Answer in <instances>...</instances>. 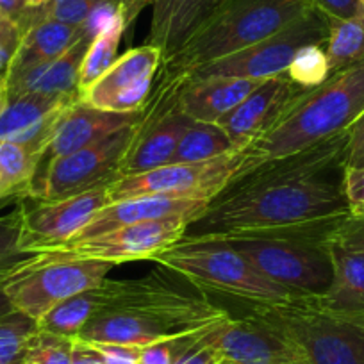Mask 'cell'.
Wrapping results in <instances>:
<instances>
[{
    "label": "cell",
    "instance_id": "obj_37",
    "mask_svg": "<svg viewBox=\"0 0 364 364\" xmlns=\"http://www.w3.org/2000/svg\"><path fill=\"white\" fill-rule=\"evenodd\" d=\"M343 191H345L350 216L364 218V166H345V171H343Z\"/></svg>",
    "mask_w": 364,
    "mask_h": 364
},
{
    "label": "cell",
    "instance_id": "obj_20",
    "mask_svg": "<svg viewBox=\"0 0 364 364\" xmlns=\"http://www.w3.org/2000/svg\"><path fill=\"white\" fill-rule=\"evenodd\" d=\"M95 34L84 26L79 40L59 58L26 70L16 75L4 77L9 97L36 93L45 97H79V72L84 54Z\"/></svg>",
    "mask_w": 364,
    "mask_h": 364
},
{
    "label": "cell",
    "instance_id": "obj_47",
    "mask_svg": "<svg viewBox=\"0 0 364 364\" xmlns=\"http://www.w3.org/2000/svg\"><path fill=\"white\" fill-rule=\"evenodd\" d=\"M6 286H0V320H4V318L11 316L13 313H16L15 306L9 300L8 293H6Z\"/></svg>",
    "mask_w": 364,
    "mask_h": 364
},
{
    "label": "cell",
    "instance_id": "obj_10",
    "mask_svg": "<svg viewBox=\"0 0 364 364\" xmlns=\"http://www.w3.org/2000/svg\"><path fill=\"white\" fill-rule=\"evenodd\" d=\"M328 38V20L316 9H309L284 29L272 36L195 70L186 80L209 77L266 80L286 75L296 52L306 45H325Z\"/></svg>",
    "mask_w": 364,
    "mask_h": 364
},
{
    "label": "cell",
    "instance_id": "obj_30",
    "mask_svg": "<svg viewBox=\"0 0 364 364\" xmlns=\"http://www.w3.org/2000/svg\"><path fill=\"white\" fill-rule=\"evenodd\" d=\"M36 332V321L18 311L0 320V364H22Z\"/></svg>",
    "mask_w": 364,
    "mask_h": 364
},
{
    "label": "cell",
    "instance_id": "obj_26",
    "mask_svg": "<svg viewBox=\"0 0 364 364\" xmlns=\"http://www.w3.org/2000/svg\"><path fill=\"white\" fill-rule=\"evenodd\" d=\"M122 13L118 11L91 40L79 72V95L100 79L118 59V47L125 33Z\"/></svg>",
    "mask_w": 364,
    "mask_h": 364
},
{
    "label": "cell",
    "instance_id": "obj_17",
    "mask_svg": "<svg viewBox=\"0 0 364 364\" xmlns=\"http://www.w3.org/2000/svg\"><path fill=\"white\" fill-rule=\"evenodd\" d=\"M138 117L139 113L122 114L95 109L77 99L59 117L54 132L41 152L38 170L50 163L52 159L68 156V154L86 149V146L114 134L120 129L134 124Z\"/></svg>",
    "mask_w": 364,
    "mask_h": 364
},
{
    "label": "cell",
    "instance_id": "obj_29",
    "mask_svg": "<svg viewBox=\"0 0 364 364\" xmlns=\"http://www.w3.org/2000/svg\"><path fill=\"white\" fill-rule=\"evenodd\" d=\"M325 52L332 73L364 59V11L346 20H328Z\"/></svg>",
    "mask_w": 364,
    "mask_h": 364
},
{
    "label": "cell",
    "instance_id": "obj_51",
    "mask_svg": "<svg viewBox=\"0 0 364 364\" xmlns=\"http://www.w3.org/2000/svg\"><path fill=\"white\" fill-rule=\"evenodd\" d=\"M223 364H234V363H230V360L225 359V360H223Z\"/></svg>",
    "mask_w": 364,
    "mask_h": 364
},
{
    "label": "cell",
    "instance_id": "obj_45",
    "mask_svg": "<svg viewBox=\"0 0 364 364\" xmlns=\"http://www.w3.org/2000/svg\"><path fill=\"white\" fill-rule=\"evenodd\" d=\"M0 11L20 23L23 13H26V2L23 0H0Z\"/></svg>",
    "mask_w": 364,
    "mask_h": 364
},
{
    "label": "cell",
    "instance_id": "obj_44",
    "mask_svg": "<svg viewBox=\"0 0 364 364\" xmlns=\"http://www.w3.org/2000/svg\"><path fill=\"white\" fill-rule=\"evenodd\" d=\"M156 0H120V13L122 18H124L125 29H131L132 23L136 22L139 15H141L143 9L146 6H154Z\"/></svg>",
    "mask_w": 364,
    "mask_h": 364
},
{
    "label": "cell",
    "instance_id": "obj_24",
    "mask_svg": "<svg viewBox=\"0 0 364 364\" xmlns=\"http://www.w3.org/2000/svg\"><path fill=\"white\" fill-rule=\"evenodd\" d=\"M104 284V282H102ZM102 284L93 289L73 295L70 299L63 300L61 304L52 307L45 316L36 321L38 331L50 332L55 336H65V338H77L80 334L87 321L93 318V314L102 307L104 302V288Z\"/></svg>",
    "mask_w": 364,
    "mask_h": 364
},
{
    "label": "cell",
    "instance_id": "obj_23",
    "mask_svg": "<svg viewBox=\"0 0 364 364\" xmlns=\"http://www.w3.org/2000/svg\"><path fill=\"white\" fill-rule=\"evenodd\" d=\"M82 33L84 26L75 27L48 18L38 20L23 33L22 43H20L13 61L9 63L4 77L16 75V73H22L26 70L59 58L79 40Z\"/></svg>",
    "mask_w": 364,
    "mask_h": 364
},
{
    "label": "cell",
    "instance_id": "obj_25",
    "mask_svg": "<svg viewBox=\"0 0 364 364\" xmlns=\"http://www.w3.org/2000/svg\"><path fill=\"white\" fill-rule=\"evenodd\" d=\"M40 156L27 146L0 141V204L16 197H29Z\"/></svg>",
    "mask_w": 364,
    "mask_h": 364
},
{
    "label": "cell",
    "instance_id": "obj_50",
    "mask_svg": "<svg viewBox=\"0 0 364 364\" xmlns=\"http://www.w3.org/2000/svg\"><path fill=\"white\" fill-rule=\"evenodd\" d=\"M360 11H364V0H360Z\"/></svg>",
    "mask_w": 364,
    "mask_h": 364
},
{
    "label": "cell",
    "instance_id": "obj_21",
    "mask_svg": "<svg viewBox=\"0 0 364 364\" xmlns=\"http://www.w3.org/2000/svg\"><path fill=\"white\" fill-rule=\"evenodd\" d=\"M262 80L209 77L191 79L178 91V107L190 120L218 124L220 118L243 102Z\"/></svg>",
    "mask_w": 364,
    "mask_h": 364
},
{
    "label": "cell",
    "instance_id": "obj_40",
    "mask_svg": "<svg viewBox=\"0 0 364 364\" xmlns=\"http://www.w3.org/2000/svg\"><path fill=\"white\" fill-rule=\"evenodd\" d=\"M327 20H346L360 13V0H309Z\"/></svg>",
    "mask_w": 364,
    "mask_h": 364
},
{
    "label": "cell",
    "instance_id": "obj_52",
    "mask_svg": "<svg viewBox=\"0 0 364 364\" xmlns=\"http://www.w3.org/2000/svg\"><path fill=\"white\" fill-rule=\"evenodd\" d=\"M23 2H26V0H23Z\"/></svg>",
    "mask_w": 364,
    "mask_h": 364
},
{
    "label": "cell",
    "instance_id": "obj_19",
    "mask_svg": "<svg viewBox=\"0 0 364 364\" xmlns=\"http://www.w3.org/2000/svg\"><path fill=\"white\" fill-rule=\"evenodd\" d=\"M209 202L190 200V198H168V197H134L125 200L111 202L104 205L72 240H87L99 236L107 230L118 229L132 223L150 222L164 218H188L197 222L205 215Z\"/></svg>",
    "mask_w": 364,
    "mask_h": 364
},
{
    "label": "cell",
    "instance_id": "obj_14",
    "mask_svg": "<svg viewBox=\"0 0 364 364\" xmlns=\"http://www.w3.org/2000/svg\"><path fill=\"white\" fill-rule=\"evenodd\" d=\"M109 184H102L61 200L40 202L33 208L22 205L20 250L41 252L72 240L104 205H107Z\"/></svg>",
    "mask_w": 364,
    "mask_h": 364
},
{
    "label": "cell",
    "instance_id": "obj_36",
    "mask_svg": "<svg viewBox=\"0 0 364 364\" xmlns=\"http://www.w3.org/2000/svg\"><path fill=\"white\" fill-rule=\"evenodd\" d=\"M211 332L213 328L205 332V334H202L193 345L188 346L177 357V360L173 364H222L225 360V357H223L222 350L216 346V343L213 341Z\"/></svg>",
    "mask_w": 364,
    "mask_h": 364
},
{
    "label": "cell",
    "instance_id": "obj_53",
    "mask_svg": "<svg viewBox=\"0 0 364 364\" xmlns=\"http://www.w3.org/2000/svg\"><path fill=\"white\" fill-rule=\"evenodd\" d=\"M222 364H223V363H222Z\"/></svg>",
    "mask_w": 364,
    "mask_h": 364
},
{
    "label": "cell",
    "instance_id": "obj_38",
    "mask_svg": "<svg viewBox=\"0 0 364 364\" xmlns=\"http://www.w3.org/2000/svg\"><path fill=\"white\" fill-rule=\"evenodd\" d=\"M334 243L341 245L343 248L350 252H355L364 257V218H353L348 216L343 220L334 232L331 234V240Z\"/></svg>",
    "mask_w": 364,
    "mask_h": 364
},
{
    "label": "cell",
    "instance_id": "obj_48",
    "mask_svg": "<svg viewBox=\"0 0 364 364\" xmlns=\"http://www.w3.org/2000/svg\"><path fill=\"white\" fill-rule=\"evenodd\" d=\"M8 100H9V95H8V87H6V80L4 77H0V114L4 113L6 106H8Z\"/></svg>",
    "mask_w": 364,
    "mask_h": 364
},
{
    "label": "cell",
    "instance_id": "obj_33",
    "mask_svg": "<svg viewBox=\"0 0 364 364\" xmlns=\"http://www.w3.org/2000/svg\"><path fill=\"white\" fill-rule=\"evenodd\" d=\"M20 241V209L11 215L0 216V272L18 268L41 259L40 252H22Z\"/></svg>",
    "mask_w": 364,
    "mask_h": 364
},
{
    "label": "cell",
    "instance_id": "obj_12",
    "mask_svg": "<svg viewBox=\"0 0 364 364\" xmlns=\"http://www.w3.org/2000/svg\"><path fill=\"white\" fill-rule=\"evenodd\" d=\"M188 218H164L132 223L87 240L66 241L41 250L54 259H93L118 266L132 261H152L157 254L177 245L191 225Z\"/></svg>",
    "mask_w": 364,
    "mask_h": 364
},
{
    "label": "cell",
    "instance_id": "obj_5",
    "mask_svg": "<svg viewBox=\"0 0 364 364\" xmlns=\"http://www.w3.org/2000/svg\"><path fill=\"white\" fill-rule=\"evenodd\" d=\"M197 288L248 304H281L299 296L268 281L247 257L222 240H181L152 259Z\"/></svg>",
    "mask_w": 364,
    "mask_h": 364
},
{
    "label": "cell",
    "instance_id": "obj_1",
    "mask_svg": "<svg viewBox=\"0 0 364 364\" xmlns=\"http://www.w3.org/2000/svg\"><path fill=\"white\" fill-rule=\"evenodd\" d=\"M348 131L272 159L209 204L182 240L279 236L328 243L350 216L343 191Z\"/></svg>",
    "mask_w": 364,
    "mask_h": 364
},
{
    "label": "cell",
    "instance_id": "obj_35",
    "mask_svg": "<svg viewBox=\"0 0 364 364\" xmlns=\"http://www.w3.org/2000/svg\"><path fill=\"white\" fill-rule=\"evenodd\" d=\"M23 29L16 20L0 11V77H4L9 63L22 43Z\"/></svg>",
    "mask_w": 364,
    "mask_h": 364
},
{
    "label": "cell",
    "instance_id": "obj_3",
    "mask_svg": "<svg viewBox=\"0 0 364 364\" xmlns=\"http://www.w3.org/2000/svg\"><path fill=\"white\" fill-rule=\"evenodd\" d=\"M309 9V0H225L170 58L163 59L159 79L184 84L200 66L272 36Z\"/></svg>",
    "mask_w": 364,
    "mask_h": 364
},
{
    "label": "cell",
    "instance_id": "obj_15",
    "mask_svg": "<svg viewBox=\"0 0 364 364\" xmlns=\"http://www.w3.org/2000/svg\"><path fill=\"white\" fill-rule=\"evenodd\" d=\"M213 341L234 364H311L293 339L247 313L213 328Z\"/></svg>",
    "mask_w": 364,
    "mask_h": 364
},
{
    "label": "cell",
    "instance_id": "obj_9",
    "mask_svg": "<svg viewBox=\"0 0 364 364\" xmlns=\"http://www.w3.org/2000/svg\"><path fill=\"white\" fill-rule=\"evenodd\" d=\"M136 127L138 120L86 149L52 159L34 175L29 198L40 202L61 200L117 181L122 159L136 136Z\"/></svg>",
    "mask_w": 364,
    "mask_h": 364
},
{
    "label": "cell",
    "instance_id": "obj_8",
    "mask_svg": "<svg viewBox=\"0 0 364 364\" xmlns=\"http://www.w3.org/2000/svg\"><path fill=\"white\" fill-rule=\"evenodd\" d=\"M268 281L295 295L320 296L332 282L328 243L279 236L222 237Z\"/></svg>",
    "mask_w": 364,
    "mask_h": 364
},
{
    "label": "cell",
    "instance_id": "obj_32",
    "mask_svg": "<svg viewBox=\"0 0 364 364\" xmlns=\"http://www.w3.org/2000/svg\"><path fill=\"white\" fill-rule=\"evenodd\" d=\"M73 339L38 331L27 346L22 364H72Z\"/></svg>",
    "mask_w": 364,
    "mask_h": 364
},
{
    "label": "cell",
    "instance_id": "obj_18",
    "mask_svg": "<svg viewBox=\"0 0 364 364\" xmlns=\"http://www.w3.org/2000/svg\"><path fill=\"white\" fill-rule=\"evenodd\" d=\"M79 97H45L36 93L9 97L0 114V141L27 146L38 156L47 146L63 111Z\"/></svg>",
    "mask_w": 364,
    "mask_h": 364
},
{
    "label": "cell",
    "instance_id": "obj_43",
    "mask_svg": "<svg viewBox=\"0 0 364 364\" xmlns=\"http://www.w3.org/2000/svg\"><path fill=\"white\" fill-rule=\"evenodd\" d=\"M72 364H104V359L90 343L84 341V339L73 338Z\"/></svg>",
    "mask_w": 364,
    "mask_h": 364
},
{
    "label": "cell",
    "instance_id": "obj_6",
    "mask_svg": "<svg viewBox=\"0 0 364 364\" xmlns=\"http://www.w3.org/2000/svg\"><path fill=\"white\" fill-rule=\"evenodd\" d=\"M248 313L293 339L311 364H364V316L328 311L311 295L250 304Z\"/></svg>",
    "mask_w": 364,
    "mask_h": 364
},
{
    "label": "cell",
    "instance_id": "obj_2",
    "mask_svg": "<svg viewBox=\"0 0 364 364\" xmlns=\"http://www.w3.org/2000/svg\"><path fill=\"white\" fill-rule=\"evenodd\" d=\"M102 307L77 336L86 341L143 346L211 331L230 314L204 296L186 293L157 273L102 284Z\"/></svg>",
    "mask_w": 364,
    "mask_h": 364
},
{
    "label": "cell",
    "instance_id": "obj_28",
    "mask_svg": "<svg viewBox=\"0 0 364 364\" xmlns=\"http://www.w3.org/2000/svg\"><path fill=\"white\" fill-rule=\"evenodd\" d=\"M234 149H240V146H234V143L220 125L191 120L182 138L178 139L170 164L208 161L223 156Z\"/></svg>",
    "mask_w": 364,
    "mask_h": 364
},
{
    "label": "cell",
    "instance_id": "obj_39",
    "mask_svg": "<svg viewBox=\"0 0 364 364\" xmlns=\"http://www.w3.org/2000/svg\"><path fill=\"white\" fill-rule=\"evenodd\" d=\"M84 341H86V339H84ZM87 343L102 355L104 364H139V352H141V348H138V346L102 341Z\"/></svg>",
    "mask_w": 364,
    "mask_h": 364
},
{
    "label": "cell",
    "instance_id": "obj_46",
    "mask_svg": "<svg viewBox=\"0 0 364 364\" xmlns=\"http://www.w3.org/2000/svg\"><path fill=\"white\" fill-rule=\"evenodd\" d=\"M41 254V252H40ZM47 257V255H41V259H38V261H34V262H31V264H26V266H18V268H11V269H2V272H0V286H6L8 284V282H11L13 279L15 277H18L20 273H23L26 272V269H29L31 266H34L36 264V262H40V261H43V259Z\"/></svg>",
    "mask_w": 364,
    "mask_h": 364
},
{
    "label": "cell",
    "instance_id": "obj_49",
    "mask_svg": "<svg viewBox=\"0 0 364 364\" xmlns=\"http://www.w3.org/2000/svg\"><path fill=\"white\" fill-rule=\"evenodd\" d=\"M50 0H26V8L29 9H38V8H43L47 6Z\"/></svg>",
    "mask_w": 364,
    "mask_h": 364
},
{
    "label": "cell",
    "instance_id": "obj_16",
    "mask_svg": "<svg viewBox=\"0 0 364 364\" xmlns=\"http://www.w3.org/2000/svg\"><path fill=\"white\" fill-rule=\"evenodd\" d=\"M307 90L296 86L288 75L266 79L218 124L234 146H245L264 138Z\"/></svg>",
    "mask_w": 364,
    "mask_h": 364
},
{
    "label": "cell",
    "instance_id": "obj_31",
    "mask_svg": "<svg viewBox=\"0 0 364 364\" xmlns=\"http://www.w3.org/2000/svg\"><path fill=\"white\" fill-rule=\"evenodd\" d=\"M286 75L304 90L323 84L332 75L325 45H306L293 58Z\"/></svg>",
    "mask_w": 364,
    "mask_h": 364
},
{
    "label": "cell",
    "instance_id": "obj_41",
    "mask_svg": "<svg viewBox=\"0 0 364 364\" xmlns=\"http://www.w3.org/2000/svg\"><path fill=\"white\" fill-rule=\"evenodd\" d=\"M346 166L350 168L364 166V111L348 129Z\"/></svg>",
    "mask_w": 364,
    "mask_h": 364
},
{
    "label": "cell",
    "instance_id": "obj_34",
    "mask_svg": "<svg viewBox=\"0 0 364 364\" xmlns=\"http://www.w3.org/2000/svg\"><path fill=\"white\" fill-rule=\"evenodd\" d=\"M205 332L186 336V338L171 339V341H161L149 346H143L141 352H139V364H173L175 360H177V357L181 355L188 346L193 345V343L197 341L202 334H205Z\"/></svg>",
    "mask_w": 364,
    "mask_h": 364
},
{
    "label": "cell",
    "instance_id": "obj_22",
    "mask_svg": "<svg viewBox=\"0 0 364 364\" xmlns=\"http://www.w3.org/2000/svg\"><path fill=\"white\" fill-rule=\"evenodd\" d=\"M332 282L327 291L314 296L321 307L348 316H364V257L328 241Z\"/></svg>",
    "mask_w": 364,
    "mask_h": 364
},
{
    "label": "cell",
    "instance_id": "obj_42",
    "mask_svg": "<svg viewBox=\"0 0 364 364\" xmlns=\"http://www.w3.org/2000/svg\"><path fill=\"white\" fill-rule=\"evenodd\" d=\"M175 2L177 0H156L152 9V20H150L149 41L146 43H152L157 47V41H159L161 34H163L164 26H166L168 18H170Z\"/></svg>",
    "mask_w": 364,
    "mask_h": 364
},
{
    "label": "cell",
    "instance_id": "obj_13",
    "mask_svg": "<svg viewBox=\"0 0 364 364\" xmlns=\"http://www.w3.org/2000/svg\"><path fill=\"white\" fill-rule=\"evenodd\" d=\"M163 63V50L145 43L118 55L97 82L82 91L79 99L87 106L109 113H139L152 95L156 75Z\"/></svg>",
    "mask_w": 364,
    "mask_h": 364
},
{
    "label": "cell",
    "instance_id": "obj_7",
    "mask_svg": "<svg viewBox=\"0 0 364 364\" xmlns=\"http://www.w3.org/2000/svg\"><path fill=\"white\" fill-rule=\"evenodd\" d=\"M264 163L266 157L250 143L208 161L164 164L143 173L122 175L109 184L107 204L134 197L190 198L211 204L234 182Z\"/></svg>",
    "mask_w": 364,
    "mask_h": 364
},
{
    "label": "cell",
    "instance_id": "obj_27",
    "mask_svg": "<svg viewBox=\"0 0 364 364\" xmlns=\"http://www.w3.org/2000/svg\"><path fill=\"white\" fill-rule=\"evenodd\" d=\"M223 2L225 0H177L157 41L163 59L170 58Z\"/></svg>",
    "mask_w": 364,
    "mask_h": 364
},
{
    "label": "cell",
    "instance_id": "obj_4",
    "mask_svg": "<svg viewBox=\"0 0 364 364\" xmlns=\"http://www.w3.org/2000/svg\"><path fill=\"white\" fill-rule=\"evenodd\" d=\"M363 111L364 59H360L307 90L286 117L254 145L266 161L281 159L348 131Z\"/></svg>",
    "mask_w": 364,
    "mask_h": 364
},
{
    "label": "cell",
    "instance_id": "obj_11",
    "mask_svg": "<svg viewBox=\"0 0 364 364\" xmlns=\"http://www.w3.org/2000/svg\"><path fill=\"white\" fill-rule=\"evenodd\" d=\"M113 268L114 264L106 261L47 255L8 282L4 289L18 313L38 321L63 300L102 284Z\"/></svg>",
    "mask_w": 364,
    "mask_h": 364
}]
</instances>
